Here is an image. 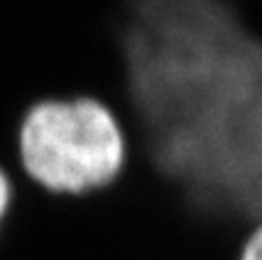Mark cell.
Here are the masks:
<instances>
[{
	"label": "cell",
	"mask_w": 262,
	"mask_h": 260,
	"mask_svg": "<svg viewBox=\"0 0 262 260\" xmlns=\"http://www.w3.org/2000/svg\"><path fill=\"white\" fill-rule=\"evenodd\" d=\"M9 207H12V180L9 175L0 168V226L5 224L9 214Z\"/></svg>",
	"instance_id": "cell-3"
},
{
	"label": "cell",
	"mask_w": 262,
	"mask_h": 260,
	"mask_svg": "<svg viewBox=\"0 0 262 260\" xmlns=\"http://www.w3.org/2000/svg\"><path fill=\"white\" fill-rule=\"evenodd\" d=\"M237 260H262V216L246 230L237 251Z\"/></svg>",
	"instance_id": "cell-2"
},
{
	"label": "cell",
	"mask_w": 262,
	"mask_h": 260,
	"mask_svg": "<svg viewBox=\"0 0 262 260\" xmlns=\"http://www.w3.org/2000/svg\"><path fill=\"white\" fill-rule=\"evenodd\" d=\"M16 145L23 175L58 196L99 191L127 164L122 124L92 97L37 101L23 115Z\"/></svg>",
	"instance_id": "cell-1"
}]
</instances>
